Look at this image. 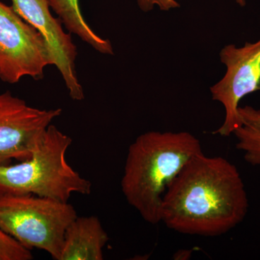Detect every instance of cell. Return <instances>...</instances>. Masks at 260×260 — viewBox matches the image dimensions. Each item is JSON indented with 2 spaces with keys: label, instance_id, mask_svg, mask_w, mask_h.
Segmentation results:
<instances>
[{
  "label": "cell",
  "instance_id": "cell-1",
  "mask_svg": "<svg viewBox=\"0 0 260 260\" xmlns=\"http://www.w3.org/2000/svg\"><path fill=\"white\" fill-rule=\"evenodd\" d=\"M249 208L237 168L203 152L189 160L162 197L160 222L186 235H223L242 223Z\"/></svg>",
  "mask_w": 260,
  "mask_h": 260
},
{
  "label": "cell",
  "instance_id": "cell-2",
  "mask_svg": "<svg viewBox=\"0 0 260 260\" xmlns=\"http://www.w3.org/2000/svg\"><path fill=\"white\" fill-rule=\"evenodd\" d=\"M203 152L187 132L150 131L130 145L121 181L126 201L145 221L160 223L162 197L184 165Z\"/></svg>",
  "mask_w": 260,
  "mask_h": 260
},
{
  "label": "cell",
  "instance_id": "cell-3",
  "mask_svg": "<svg viewBox=\"0 0 260 260\" xmlns=\"http://www.w3.org/2000/svg\"><path fill=\"white\" fill-rule=\"evenodd\" d=\"M72 143L70 136L50 124L31 158L0 165V194H34L63 202L73 193L90 194L92 183L67 162Z\"/></svg>",
  "mask_w": 260,
  "mask_h": 260
},
{
  "label": "cell",
  "instance_id": "cell-4",
  "mask_svg": "<svg viewBox=\"0 0 260 260\" xmlns=\"http://www.w3.org/2000/svg\"><path fill=\"white\" fill-rule=\"evenodd\" d=\"M78 217L68 202L34 194H0V228L29 250L60 260L65 232Z\"/></svg>",
  "mask_w": 260,
  "mask_h": 260
},
{
  "label": "cell",
  "instance_id": "cell-5",
  "mask_svg": "<svg viewBox=\"0 0 260 260\" xmlns=\"http://www.w3.org/2000/svg\"><path fill=\"white\" fill-rule=\"evenodd\" d=\"M54 65L44 36L13 9L0 1V79L18 83L22 78H44L46 67Z\"/></svg>",
  "mask_w": 260,
  "mask_h": 260
},
{
  "label": "cell",
  "instance_id": "cell-6",
  "mask_svg": "<svg viewBox=\"0 0 260 260\" xmlns=\"http://www.w3.org/2000/svg\"><path fill=\"white\" fill-rule=\"evenodd\" d=\"M220 61L226 73L210 88L213 100L221 103L225 109L223 124L214 135L229 137L241 125L238 109L246 95L260 90V39L246 42L244 47L229 44L220 52Z\"/></svg>",
  "mask_w": 260,
  "mask_h": 260
},
{
  "label": "cell",
  "instance_id": "cell-7",
  "mask_svg": "<svg viewBox=\"0 0 260 260\" xmlns=\"http://www.w3.org/2000/svg\"><path fill=\"white\" fill-rule=\"evenodd\" d=\"M61 114V109L30 107L10 91L0 94V165L31 158L48 126Z\"/></svg>",
  "mask_w": 260,
  "mask_h": 260
},
{
  "label": "cell",
  "instance_id": "cell-8",
  "mask_svg": "<svg viewBox=\"0 0 260 260\" xmlns=\"http://www.w3.org/2000/svg\"><path fill=\"white\" fill-rule=\"evenodd\" d=\"M13 9L25 21L39 30L49 44L54 65L64 80L70 96L75 101L84 99L83 89L77 76L76 46L70 34L61 27L60 19L51 15L49 0H11Z\"/></svg>",
  "mask_w": 260,
  "mask_h": 260
},
{
  "label": "cell",
  "instance_id": "cell-9",
  "mask_svg": "<svg viewBox=\"0 0 260 260\" xmlns=\"http://www.w3.org/2000/svg\"><path fill=\"white\" fill-rule=\"evenodd\" d=\"M108 241L99 218L78 216L65 232L60 260H103Z\"/></svg>",
  "mask_w": 260,
  "mask_h": 260
},
{
  "label": "cell",
  "instance_id": "cell-10",
  "mask_svg": "<svg viewBox=\"0 0 260 260\" xmlns=\"http://www.w3.org/2000/svg\"><path fill=\"white\" fill-rule=\"evenodd\" d=\"M49 3L70 32L76 34L102 54H114L111 42L99 37L85 21L80 10L79 0H49Z\"/></svg>",
  "mask_w": 260,
  "mask_h": 260
},
{
  "label": "cell",
  "instance_id": "cell-11",
  "mask_svg": "<svg viewBox=\"0 0 260 260\" xmlns=\"http://www.w3.org/2000/svg\"><path fill=\"white\" fill-rule=\"evenodd\" d=\"M238 113L241 125L233 133L237 139L236 147L248 164L260 166V109L245 106L239 107Z\"/></svg>",
  "mask_w": 260,
  "mask_h": 260
},
{
  "label": "cell",
  "instance_id": "cell-12",
  "mask_svg": "<svg viewBox=\"0 0 260 260\" xmlns=\"http://www.w3.org/2000/svg\"><path fill=\"white\" fill-rule=\"evenodd\" d=\"M30 250L22 246L0 228V260H30Z\"/></svg>",
  "mask_w": 260,
  "mask_h": 260
},
{
  "label": "cell",
  "instance_id": "cell-13",
  "mask_svg": "<svg viewBox=\"0 0 260 260\" xmlns=\"http://www.w3.org/2000/svg\"><path fill=\"white\" fill-rule=\"evenodd\" d=\"M140 9L143 12L150 11L154 7L158 6L159 9L164 11H169L180 7L176 0H137Z\"/></svg>",
  "mask_w": 260,
  "mask_h": 260
},
{
  "label": "cell",
  "instance_id": "cell-14",
  "mask_svg": "<svg viewBox=\"0 0 260 260\" xmlns=\"http://www.w3.org/2000/svg\"><path fill=\"white\" fill-rule=\"evenodd\" d=\"M238 5H240L241 7H244L246 5V0H235Z\"/></svg>",
  "mask_w": 260,
  "mask_h": 260
}]
</instances>
